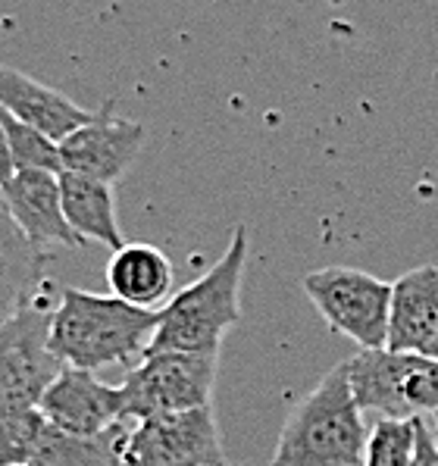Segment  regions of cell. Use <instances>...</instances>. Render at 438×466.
<instances>
[{
    "mask_svg": "<svg viewBox=\"0 0 438 466\" xmlns=\"http://www.w3.org/2000/svg\"><path fill=\"white\" fill-rule=\"evenodd\" d=\"M160 310H141L117 295L60 289V304L50 319V350L63 367L97 372L128 367L150 348Z\"/></svg>",
    "mask_w": 438,
    "mask_h": 466,
    "instance_id": "1",
    "label": "cell"
},
{
    "mask_svg": "<svg viewBox=\"0 0 438 466\" xmlns=\"http://www.w3.org/2000/svg\"><path fill=\"white\" fill-rule=\"evenodd\" d=\"M366 435L370 429L344 360L294 404L270 466H361Z\"/></svg>",
    "mask_w": 438,
    "mask_h": 466,
    "instance_id": "2",
    "label": "cell"
},
{
    "mask_svg": "<svg viewBox=\"0 0 438 466\" xmlns=\"http://www.w3.org/2000/svg\"><path fill=\"white\" fill-rule=\"evenodd\" d=\"M248 267V228L232 232L226 254L198 282L169 298L160 310V326L148 354L182 350V354H219L222 339L241 319V279Z\"/></svg>",
    "mask_w": 438,
    "mask_h": 466,
    "instance_id": "3",
    "label": "cell"
},
{
    "mask_svg": "<svg viewBox=\"0 0 438 466\" xmlns=\"http://www.w3.org/2000/svg\"><path fill=\"white\" fill-rule=\"evenodd\" d=\"M60 291L45 285L0 332V417L38 410L63 363L50 350V319Z\"/></svg>",
    "mask_w": 438,
    "mask_h": 466,
    "instance_id": "4",
    "label": "cell"
},
{
    "mask_svg": "<svg viewBox=\"0 0 438 466\" xmlns=\"http://www.w3.org/2000/svg\"><path fill=\"white\" fill-rule=\"evenodd\" d=\"M351 389L361 410L392 420H423L438 413V360L404 350H357L348 360Z\"/></svg>",
    "mask_w": 438,
    "mask_h": 466,
    "instance_id": "5",
    "label": "cell"
},
{
    "mask_svg": "<svg viewBox=\"0 0 438 466\" xmlns=\"http://www.w3.org/2000/svg\"><path fill=\"white\" fill-rule=\"evenodd\" d=\"M217 367L219 354H182V350L145 354L135 367H128L126 379L119 382L126 420L141 422L210 407Z\"/></svg>",
    "mask_w": 438,
    "mask_h": 466,
    "instance_id": "6",
    "label": "cell"
},
{
    "mask_svg": "<svg viewBox=\"0 0 438 466\" xmlns=\"http://www.w3.org/2000/svg\"><path fill=\"white\" fill-rule=\"evenodd\" d=\"M304 295L320 317L361 350H379L389 341L392 285L354 267H326L304 276Z\"/></svg>",
    "mask_w": 438,
    "mask_h": 466,
    "instance_id": "7",
    "label": "cell"
},
{
    "mask_svg": "<svg viewBox=\"0 0 438 466\" xmlns=\"http://www.w3.org/2000/svg\"><path fill=\"white\" fill-rule=\"evenodd\" d=\"M122 466H226L213 407L135 422Z\"/></svg>",
    "mask_w": 438,
    "mask_h": 466,
    "instance_id": "8",
    "label": "cell"
},
{
    "mask_svg": "<svg viewBox=\"0 0 438 466\" xmlns=\"http://www.w3.org/2000/svg\"><path fill=\"white\" fill-rule=\"evenodd\" d=\"M141 145H145V126L113 116V104H107L95 113L91 123L60 141L63 172H78V176L113 185L135 163Z\"/></svg>",
    "mask_w": 438,
    "mask_h": 466,
    "instance_id": "9",
    "label": "cell"
},
{
    "mask_svg": "<svg viewBox=\"0 0 438 466\" xmlns=\"http://www.w3.org/2000/svg\"><path fill=\"white\" fill-rule=\"evenodd\" d=\"M0 200L35 248H85L63 213L60 176L45 169H16L0 185Z\"/></svg>",
    "mask_w": 438,
    "mask_h": 466,
    "instance_id": "10",
    "label": "cell"
},
{
    "mask_svg": "<svg viewBox=\"0 0 438 466\" xmlns=\"http://www.w3.org/2000/svg\"><path fill=\"white\" fill-rule=\"evenodd\" d=\"M41 413L54 429L73 435H95L126 420L119 385H107L97 372L63 367L41 398Z\"/></svg>",
    "mask_w": 438,
    "mask_h": 466,
    "instance_id": "11",
    "label": "cell"
},
{
    "mask_svg": "<svg viewBox=\"0 0 438 466\" xmlns=\"http://www.w3.org/2000/svg\"><path fill=\"white\" fill-rule=\"evenodd\" d=\"M0 106L16 119H23V123L35 126L38 132H45L56 145L66 141L76 128L91 123L97 113L73 104L56 88L41 85L38 78L19 73V69L6 66V63H0Z\"/></svg>",
    "mask_w": 438,
    "mask_h": 466,
    "instance_id": "12",
    "label": "cell"
},
{
    "mask_svg": "<svg viewBox=\"0 0 438 466\" xmlns=\"http://www.w3.org/2000/svg\"><path fill=\"white\" fill-rule=\"evenodd\" d=\"M438 329V267H416L392 282L389 350L426 354Z\"/></svg>",
    "mask_w": 438,
    "mask_h": 466,
    "instance_id": "13",
    "label": "cell"
},
{
    "mask_svg": "<svg viewBox=\"0 0 438 466\" xmlns=\"http://www.w3.org/2000/svg\"><path fill=\"white\" fill-rule=\"evenodd\" d=\"M172 279H176V269H172L169 257L145 241H132V245L126 241V248H119L107 263L110 295L128 300L141 310H163L169 304Z\"/></svg>",
    "mask_w": 438,
    "mask_h": 466,
    "instance_id": "14",
    "label": "cell"
},
{
    "mask_svg": "<svg viewBox=\"0 0 438 466\" xmlns=\"http://www.w3.org/2000/svg\"><path fill=\"white\" fill-rule=\"evenodd\" d=\"M47 250L19 232L0 200V332L47 285Z\"/></svg>",
    "mask_w": 438,
    "mask_h": 466,
    "instance_id": "15",
    "label": "cell"
},
{
    "mask_svg": "<svg viewBox=\"0 0 438 466\" xmlns=\"http://www.w3.org/2000/svg\"><path fill=\"white\" fill-rule=\"evenodd\" d=\"M60 195L63 213L69 226L82 241H97L104 248H126L122 228L117 219V200H113V185L97 182V178L78 176V172H60Z\"/></svg>",
    "mask_w": 438,
    "mask_h": 466,
    "instance_id": "16",
    "label": "cell"
},
{
    "mask_svg": "<svg viewBox=\"0 0 438 466\" xmlns=\"http://www.w3.org/2000/svg\"><path fill=\"white\" fill-rule=\"evenodd\" d=\"M132 429L135 420H119L117 426L104 429V432L73 435L47 422L45 439H41L28 466H122Z\"/></svg>",
    "mask_w": 438,
    "mask_h": 466,
    "instance_id": "17",
    "label": "cell"
},
{
    "mask_svg": "<svg viewBox=\"0 0 438 466\" xmlns=\"http://www.w3.org/2000/svg\"><path fill=\"white\" fill-rule=\"evenodd\" d=\"M0 128L6 135V145H10V157L16 169H45V172H63L60 160V145L54 138H47L45 132H38L35 126L16 119L13 113H6L0 106Z\"/></svg>",
    "mask_w": 438,
    "mask_h": 466,
    "instance_id": "18",
    "label": "cell"
},
{
    "mask_svg": "<svg viewBox=\"0 0 438 466\" xmlns=\"http://www.w3.org/2000/svg\"><path fill=\"white\" fill-rule=\"evenodd\" d=\"M420 420L382 417L366 435L361 466H413Z\"/></svg>",
    "mask_w": 438,
    "mask_h": 466,
    "instance_id": "19",
    "label": "cell"
},
{
    "mask_svg": "<svg viewBox=\"0 0 438 466\" xmlns=\"http://www.w3.org/2000/svg\"><path fill=\"white\" fill-rule=\"evenodd\" d=\"M47 432L41 410L0 417V466H28Z\"/></svg>",
    "mask_w": 438,
    "mask_h": 466,
    "instance_id": "20",
    "label": "cell"
},
{
    "mask_svg": "<svg viewBox=\"0 0 438 466\" xmlns=\"http://www.w3.org/2000/svg\"><path fill=\"white\" fill-rule=\"evenodd\" d=\"M413 466H438V448L433 441V432H429L426 420H420V429H416V457Z\"/></svg>",
    "mask_w": 438,
    "mask_h": 466,
    "instance_id": "21",
    "label": "cell"
},
{
    "mask_svg": "<svg viewBox=\"0 0 438 466\" xmlns=\"http://www.w3.org/2000/svg\"><path fill=\"white\" fill-rule=\"evenodd\" d=\"M16 172V167H13V157H10V145H6V135L4 128H0V185L6 182V178Z\"/></svg>",
    "mask_w": 438,
    "mask_h": 466,
    "instance_id": "22",
    "label": "cell"
},
{
    "mask_svg": "<svg viewBox=\"0 0 438 466\" xmlns=\"http://www.w3.org/2000/svg\"><path fill=\"white\" fill-rule=\"evenodd\" d=\"M426 426H429V432H433V441H435V448H438V413L426 417Z\"/></svg>",
    "mask_w": 438,
    "mask_h": 466,
    "instance_id": "23",
    "label": "cell"
},
{
    "mask_svg": "<svg viewBox=\"0 0 438 466\" xmlns=\"http://www.w3.org/2000/svg\"><path fill=\"white\" fill-rule=\"evenodd\" d=\"M433 360H438V329H435V339H433V344H429V350H426Z\"/></svg>",
    "mask_w": 438,
    "mask_h": 466,
    "instance_id": "24",
    "label": "cell"
}]
</instances>
